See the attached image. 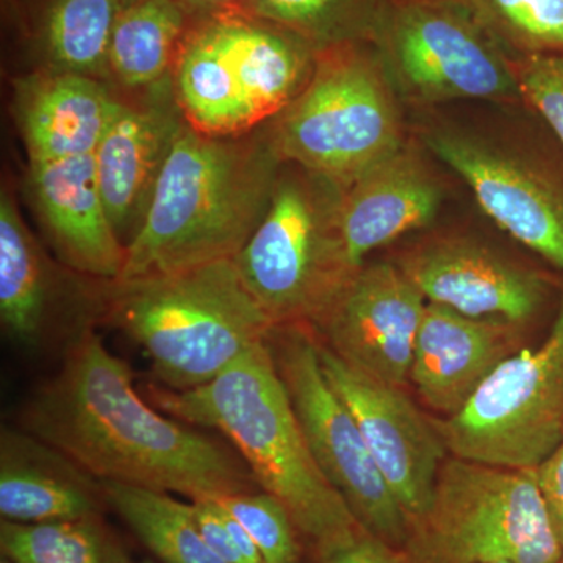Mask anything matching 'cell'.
<instances>
[{
    "instance_id": "10",
    "label": "cell",
    "mask_w": 563,
    "mask_h": 563,
    "mask_svg": "<svg viewBox=\"0 0 563 563\" xmlns=\"http://www.w3.org/2000/svg\"><path fill=\"white\" fill-rule=\"evenodd\" d=\"M448 453L466 461L537 468L563 440V287L551 331L507 357L453 417L433 420Z\"/></svg>"
},
{
    "instance_id": "36",
    "label": "cell",
    "mask_w": 563,
    "mask_h": 563,
    "mask_svg": "<svg viewBox=\"0 0 563 563\" xmlns=\"http://www.w3.org/2000/svg\"><path fill=\"white\" fill-rule=\"evenodd\" d=\"M559 563H563V554H562V559H561V562H559Z\"/></svg>"
},
{
    "instance_id": "5",
    "label": "cell",
    "mask_w": 563,
    "mask_h": 563,
    "mask_svg": "<svg viewBox=\"0 0 563 563\" xmlns=\"http://www.w3.org/2000/svg\"><path fill=\"white\" fill-rule=\"evenodd\" d=\"M318 51L251 13L202 18L181 44L173 80L185 120L211 136L255 131L290 106Z\"/></svg>"
},
{
    "instance_id": "20",
    "label": "cell",
    "mask_w": 563,
    "mask_h": 563,
    "mask_svg": "<svg viewBox=\"0 0 563 563\" xmlns=\"http://www.w3.org/2000/svg\"><path fill=\"white\" fill-rule=\"evenodd\" d=\"M122 103L106 81L35 69L14 85V117L29 163L95 155Z\"/></svg>"
},
{
    "instance_id": "25",
    "label": "cell",
    "mask_w": 563,
    "mask_h": 563,
    "mask_svg": "<svg viewBox=\"0 0 563 563\" xmlns=\"http://www.w3.org/2000/svg\"><path fill=\"white\" fill-rule=\"evenodd\" d=\"M101 484L107 504L163 563H228L203 539L191 503L133 485Z\"/></svg>"
},
{
    "instance_id": "24",
    "label": "cell",
    "mask_w": 563,
    "mask_h": 563,
    "mask_svg": "<svg viewBox=\"0 0 563 563\" xmlns=\"http://www.w3.org/2000/svg\"><path fill=\"white\" fill-rule=\"evenodd\" d=\"M195 16L177 0H128L109 49L110 85L140 92L172 79Z\"/></svg>"
},
{
    "instance_id": "35",
    "label": "cell",
    "mask_w": 563,
    "mask_h": 563,
    "mask_svg": "<svg viewBox=\"0 0 563 563\" xmlns=\"http://www.w3.org/2000/svg\"><path fill=\"white\" fill-rule=\"evenodd\" d=\"M0 563H11V562L9 561V559H7V561H5V559H3V561Z\"/></svg>"
},
{
    "instance_id": "3",
    "label": "cell",
    "mask_w": 563,
    "mask_h": 563,
    "mask_svg": "<svg viewBox=\"0 0 563 563\" xmlns=\"http://www.w3.org/2000/svg\"><path fill=\"white\" fill-rule=\"evenodd\" d=\"M151 399L177 420L228 437L262 492L287 507L317 551L362 528L310 453L268 339L211 383L191 390L152 387Z\"/></svg>"
},
{
    "instance_id": "32",
    "label": "cell",
    "mask_w": 563,
    "mask_h": 563,
    "mask_svg": "<svg viewBox=\"0 0 563 563\" xmlns=\"http://www.w3.org/2000/svg\"><path fill=\"white\" fill-rule=\"evenodd\" d=\"M540 493L563 548V440L536 468Z\"/></svg>"
},
{
    "instance_id": "6",
    "label": "cell",
    "mask_w": 563,
    "mask_h": 563,
    "mask_svg": "<svg viewBox=\"0 0 563 563\" xmlns=\"http://www.w3.org/2000/svg\"><path fill=\"white\" fill-rule=\"evenodd\" d=\"M399 101L372 41L318 51L312 76L266 122L282 162L342 187L407 141Z\"/></svg>"
},
{
    "instance_id": "22",
    "label": "cell",
    "mask_w": 563,
    "mask_h": 563,
    "mask_svg": "<svg viewBox=\"0 0 563 563\" xmlns=\"http://www.w3.org/2000/svg\"><path fill=\"white\" fill-rule=\"evenodd\" d=\"M58 277L13 195H0V321L14 342L35 346L57 301Z\"/></svg>"
},
{
    "instance_id": "7",
    "label": "cell",
    "mask_w": 563,
    "mask_h": 563,
    "mask_svg": "<svg viewBox=\"0 0 563 563\" xmlns=\"http://www.w3.org/2000/svg\"><path fill=\"white\" fill-rule=\"evenodd\" d=\"M343 188L284 162L268 210L233 258L244 287L280 325H314L358 272L340 231Z\"/></svg>"
},
{
    "instance_id": "2",
    "label": "cell",
    "mask_w": 563,
    "mask_h": 563,
    "mask_svg": "<svg viewBox=\"0 0 563 563\" xmlns=\"http://www.w3.org/2000/svg\"><path fill=\"white\" fill-rule=\"evenodd\" d=\"M282 165L266 124L211 136L187 122L117 280L233 261L265 217Z\"/></svg>"
},
{
    "instance_id": "14",
    "label": "cell",
    "mask_w": 563,
    "mask_h": 563,
    "mask_svg": "<svg viewBox=\"0 0 563 563\" xmlns=\"http://www.w3.org/2000/svg\"><path fill=\"white\" fill-rule=\"evenodd\" d=\"M426 302L396 263L363 265L314 328L347 365L401 387Z\"/></svg>"
},
{
    "instance_id": "13",
    "label": "cell",
    "mask_w": 563,
    "mask_h": 563,
    "mask_svg": "<svg viewBox=\"0 0 563 563\" xmlns=\"http://www.w3.org/2000/svg\"><path fill=\"white\" fill-rule=\"evenodd\" d=\"M325 379L361 429L377 468L390 485L409 526L431 504L448 450L442 437L401 390L347 365L320 344Z\"/></svg>"
},
{
    "instance_id": "9",
    "label": "cell",
    "mask_w": 563,
    "mask_h": 563,
    "mask_svg": "<svg viewBox=\"0 0 563 563\" xmlns=\"http://www.w3.org/2000/svg\"><path fill=\"white\" fill-rule=\"evenodd\" d=\"M372 43L407 106L523 102L514 58L459 0H388Z\"/></svg>"
},
{
    "instance_id": "12",
    "label": "cell",
    "mask_w": 563,
    "mask_h": 563,
    "mask_svg": "<svg viewBox=\"0 0 563 563\" xmlns=\"http://www.w3.org/2000/svg\"><path fill=\"white\" fill-rule=\"evenodd\" d=\"M420 143L468 185L499 229L563 272V147L554 135L510 144L432 125Z\"/></svg>"
},
{
    "instance_id": "30",
    "label": "cell",
    "mask_w": 563,
    "mask_h": 563,
    "mask_svg": "<svg viewBox=\"0 0 563 563\" xmlns=\"http://www.w3.org/2000/svg\"><path fill=\"white\" fill-rule=\"evenodd\" d=\"M521 99L563 147V54L514 60Z\"/></svg>"
},
{
    "instance_id": "26",
    "label": "cell",
    "mask_w": 563,
    "mask_h": 563,
    "mask_svg": "<svg viewBox=\"0 0 563 563\" xmlns=\"http://www.w3.org/2000/svg\"><path fill=\"white\" fill-rule=\"evenodd\" d=\"M0 548L11 563H128L99 515L49 523L0 525Z\"/></svg>"
},
{
    "instance_id": "33",
    "label": "cell",
    "mask_w": 563,
    "mask_h": 563,
    "mask_svg": "<svg viewBox=\"0 0 563 563\" xmlns=\"http://www.w3.org/2000/svg\"><path fill=\"white\" fill-rule=\"evenodd\" d=\"M196 20L220 14L251 13V0H177Z\"/></svg>"
},
{
    "instance_id": "21",
    "label": "cell",
    "mask_w": 563,
    "mask_h": 563,
    "mask_svg": "<svg viewBox=\"0 0 563 563\" xmlns=\"http://www.w3.org/2000/svg\"><path fill=\"white\" fill-rule=\"evenodd\" d=\"M101 481L32 433H0V514L14 523H49L99 515Z\"/></svg>"
},
{
    "instance_id": "31",
    "label": "cell",
    "mask_w": 563,
    "mask_h": 563,
    "mask_svg": "<svg viewBox=\"0 0 563 563\" xmlns=\"http://www.w3.org/2000/svg\"><path fill=\"white\" fill-rule=\"evenodd\" d=\"M317 554L320 563H412L402 550L363 528L342 542L321 548Z\"/></svg>"
},
{
    "instance_id": "23",
    "label": "cell",
    "mask_w": 563,
    "mask_h": 563,
    "mask_svg": "<svg viewBox=\"0 0 563 563\" xmlns=\"http://www.w3.org/2000/svg\"><path fill=\"white\" fill-rule=\"evenodd\" d=\"M125 2L36 0L25 22L36 69L77 74L110 85V41Z\"/></svg>"
},
{
    "instance_id": "15",
    "label": "cell",
    "mask_w": 563,
    "mask_h": 563,
    "mask_svg": "<svg viewBox=\"0 0 563 563\" xmlns=\"http://www.w3.org/2000/svg\"><path fill=\"white\" fill-rule=\"evenodd\" d=\"M396 265L426 301L483 320L528 325L554 298L550 277L465 239L432 240Z\"/></svg>"
},
{
    "instance_id": "4",
    "label": "cell",
    "mask_w": 563,
    "mask_h": 563,
    "mask_svg": "<svg viewBox=\"0 0 563 563\" xmlns=\"http://www.w3.org/2000/svg\"><path fill=\"white\" fill-rule=\"evenodd\" d=\"M102 284L103 313L146 351L172 390L211 383L274 328L233 261Z\"/></svg>"
},
{
    "instance_id": "17",
    "label": "cell",
    "mask_w": 563,
    "mask_h": 563,
    "mask_svg": "<svg viewBox=\"0 0 563 563\" xmlns=\"http://www.w3.org/2000/svg\"><path fill=\"white\" fill-rule=\"evenodd\" d=\"M521 331L512 322L466 317L426 302L409 379L431 409L453 417L520 350Z\"/></svg>"
},
{
    "instance_id": "18",
    "label": "cell",
    "mask_w": 563,
    "mask_h": 563,
    "mask_svg": "<svg viewBox=\"0 0 563 563\" xmlns=\"http://www.w3.org/2000/svg\"><path fill=\"white\" fill-rule=\"evenodd\" d=\"M27 188L63 265L99 280L121 276L125 246L111 228L103 206L95 155L31 162Z\"/></svg>"
},
{
    "instance_id": "1",
    "label": "cell",
    "mask_w": 563,
    "mask_h": 563,
    "mask_svg": "<svg viewBox=\"0 0 563 563\" xmlns=\"http://www.w3.org/2000/svg\"><path fill=\"white\" fill-rule=\"evenodd\" d=\"M21 426L101 483L176 493L191 503L257 485L228 448L152 409L128 363L90 329L70 343L60 372L25 402Z\"/></svg>"
},
{
    "instance_id": "11",
    "label": "cell",
    "mask_w": 563,
    "mask_h": 563,
    "mask_svg": "<svg viewBox=\"0 0 563 563\" xmlns=\"http://www.w3.org/2000/svg\"><path fill=\"white\" fill-rule=\"evenodd\" d=\"M269 350L318 468L365 531L402 550L409 520L384 479L357 422L325 379L320 343L306 325L273 328Z\"/></svg>"
},
{
    "instance_id": "27",
    "label": "cell",
    "mask_w": 563,
    "mask_h": 563,
    "mask_svg": "<svg viewBox=\"0 0 563 563\" xmlns=\"http://www.w3.org/2000/svg\"><path fill=\"white\" fill-rule=\"evenodd\" d=\"M388 0H251L250 11L309 41L317 51L372 41Z\"/></svg>"
},
{
    "instance_id": "8",
    "label": "cell",
    "mask_w": 563,
    "mask_h": 563,
    "mask_svg": "<svg viewBox=\"0 0 563 563\" xmlns=\"http://www.w3.org/2000/svg\"><path fill=\"white\" fill-rule=\"evenodd\" d=\"M412 563H559L536 468L446 457L402 548Z\"/></svg>"
},
{
    "instance_id": "29",
    "label": "cell",
    "mask_w": 563,
    "mask_h": 563,
    "mask_svg": "<svg viewBox=\"0 0 563 563\" xmlns=\"http://www.w3.org/2000/svg\"><path fill=\"white\" fill-rule=\"evenodd\" d=\"M250 532L265 563H299L301 544L290 512L266 492H246L218 499Z\"/></svg>"
},
{
    "instance_id": "28",
    "label": "cell",
    "mask_w": 563,
    "mask_h": 563,
    "mask_svg": "<svg viewBox=\"0 0 563 563\" xmlns=\"http://www.w3.org/2000/svg\"><path fill=\"white\" fill-rule=\"evenodd\" d=\"M514 60L563 54V0H459Z\"/></svg>"
},
{
    "instance_id": "19",
    "label": "cell",
    "mask_w": 563,
    "mask_h": 563,
    "mask_svg": "<svg viewBox=\"0 0 563 563\" xmlns=\"http://www.w3.org/2000/svg\"><path fill=\"white\" fill-rule=\"evenodd\" d=\"M424 151L407 139L344 188L340 231L357 268L369 252L424 228L439 213L443 188Z\"/></svg>"
},
{
    "instance_id": "16",
    "label": "cell",
    "mask_w": 563,
    "mask_h": 563,
    "mask_svg": "<svg viewBox=\"0 0 563 563\" xmlns=\"http://www.w3.org/2000/svg\"><path fill=\"white\" fill-rule=\"evenodd\" d=\"M133 95L135 101L122 98L95 152L103 206L125 247L140 232L174 141L187 124L173 77Z\"/></svg>"
},
{
    "instance_id": "34",
    "label": "cell",
    "mask_w": 563,
    "mask_h": 563,
    "mask_svg": "<svg viewBox=\"0 0 563 563\" xmlns=\"http://www.w3.org/2000/svg\"><path fill=\"white\" fill-rule=\"evenodd\" d=\"M128 563H152L151 561H141V562H133L131 559H129Z\"/></svg>"
}]
</instances>
